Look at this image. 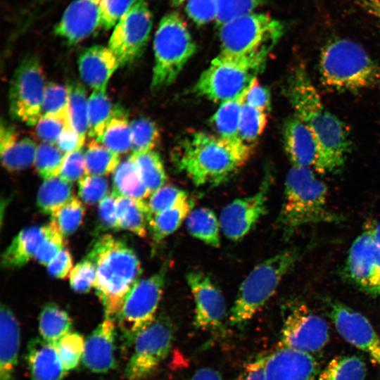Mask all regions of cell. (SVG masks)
I'll use <instances>...</instances> for the list:
<instances>
[{"label":"cell","instance_id":"cell-40","mask_svg":"<svg viewBox=\"0 0 380 380\" xmlns=\"http://www.w3.org/2000/svg\"><path fill=\"white\" fill-rule=\"evenodd\" d=\"M86 175L105 176L113 172L120 164V155L96 140L89 143L84 152Z\"/></svg>","mask_w":380,"mask_h":380},{"label":"cell","instance_id":"cell-6","mask_svg":"<svg viewBox=\"0 0 380 380\" xmlns=\"http://www.w3.org/2000/svg\"><path fill=\"white\" fill-rule=\"evenodd\" d=\"M302 255L300 248L292 247L255 266L239 286L229 312L230 324L241 327L247 324L273 296Z\"/></svg>","mask_w":380,"mask_h":380},{"label":"cell","instance_id":"cell-33","mask_svg":"<svg viewBox=\"0 0 380 380\" xmlns=\"http://www.w3.org/2000/svg\"><path fill=\"white\" fill-rule=\"evenodd\" d=\"M72 320L66 311L56 304L47 303L42 309L39 317V331L46 342L56 344L71 332Z\"/></svg>","mask_w":380,"mask_h":380},{"label":"cell","instance_id":"cell-46","mask_svg":"<svg viewBox=\"0 0 380 380\" xmlns=\"http://www.w3.org/2000/svg\"><path fill=\"white\" fill-rule=\"evenodd\" d=\"M84 342L79 333L70 332L56 343L59 358L66 372L75 369L82 360Z\"/></svg>","mask_w":380,"mask_h":380},{"label":"cell","instance_id":"cell-2","mask_svg":"<svg viewBox=\"0 0 380 380\" xmlns=\"http://www.w3.org/2000/svg\"><path fill=\"white\" fill-rule=\"evenodd\" d=\"M251 150V146L240 139L194 132L176 147L173 159L196 186H215L234 175L247 162Z\"/></svg>","mask_w":380,"mask_h":380},{"label":"cell","instance_id":"cell-27","mask_svg":"<svg viewBox=\"0 0 380 380\" xmlns=\"http://www.w3.org/2000/svg\"><path fill=\"white\" fill-rule=\"evenodd\" d=\"M46 232V224L22 229L2 254V267L6 269L21 267L34 258Z\"/></svg>","mask_w":380,"mask_h":380},{"label":"cell","instance_id":"cell-5","mask_svg":"<svg viewBox=\"0 0 380 380\" xmlns=\"http://www.w3.org/2000/svg\"><path fill=\"white\" fill-rule=\"evenodd\" d=\"M322 83L338 91L380 87V65L357 42L335 38L322 49L318 63Z\"/></svg>","mask_w":380,"mask_h":380},{"label":"cell","instance_id":"cell-52","mask_svg":"<svg viewBox=\"0 0 380 380\" xmlns=\"http://www.w3.org/2000/svg\"><path fill=\"white\" fill-rule=\"evenodd\" d=\"M185 11L196 25H205L216 19L217 0H186Z\"/></svg>","mask_w":380,"mask_h":380},{"label":"cell","instance_id":"cell-20","mask_svg":"<svg viewBox=\"0 0 380 380\" xmlns=\"http://www.w3.org/2000/svg\"><path fill=\"white\" fill-rule=\"evenodd\" d=\"M317 372L311 354L279 346L267 355L265 380H314Z\"/></svg>","mask_w":380,"mask_h":380},{"label":"cell","instance_id":"cell-9","mask_svg":"<svg viewBox=\"0 0 380 380\" xmlns=\"http://www.w3.org/2000/svg\"><path fill=\"white\" fill-rule=\"evenodd\" d=\"M267 58L236 57L220 53L210 63L194 86L195 92L215 102L235 99L251 86Z\"/></svg>","mask_w":380,"mask_h":380},{"label":"cell","instance_id":"cell-47","mask_svg":"<svg viewBox=\"0 0 380 380\" xmlns=\"http://www.w3.org/2000/svg\"><path fill=\"white\" fill-rule=\"evenodd\" d=\"M188 198L186 192L173 185H164L151 194L147 205L149 222L156 215ZM149 223V222H148Z\"/></svg>","mask_w":380,"mask_h":380},{"label":"cell","instance_id":"cell-62","mask_svg":"<svg viewBox=\"0 0 380 380\" xmlns=\"http://www.w3.org/2000/svg\"><path fill=\"white\" fill-rule=\"evenodd\" d=\"M356 4L365 13L380 20V0H356Z\"/></svg>","mask_w":380,"mask_h":380},{"label":"cell","instance_id":"cell-8","mask_svg":"<svg viewBox=\"0 0 380 380\" xmlns=\"http://www.w3.org/2000/svg\"><path fill=\"white\" fill-rule=\"evenodd\" d=\"M219 28L221 53L265 58L284 31L279 20L255 12L234 19Z\"/></svg>","mask_w":380,"mask_h":380},{"label":"cell","instance_id":"cell-56","mask_svg":"<svg viewBox=\"0 0 380 380\" xmlns=\"http://www.w3.org/2000/svg\"><path fill=\"white\" fill-rule=\"evenodd\" d=\"M116 198L113 193L104 198L98 206V213L103 227L119 230L120 226L116 211Z\"/></svg>","mask_w":380,"mask_h":380},{"label":"cell","instance_id":"cell-3","mask_svg":"<svg viewBox=\"0 0 380 380\" xmlns=\"http://www.w3.org/2000/svg\"><path fill=\"white\" fill-rule=\"evenodd\" d=\"M87 258L96 267L94 287L105 316L115 320L126 296L139 280L140 260L126 243L110 234L99 237Z\"/></svg>","mask_w":380,"mask_h":380},{"label":"cell","instance_id":"cell-24","mask_svg":"<svg viewBox=\"0 0 380 380\" xmlns=\"http://www.w3.org/2000/svg\"><path fill=\"white\" fill-rule=\"evenodd\" d=\"M37 146L28 137H20L15 128L5 120L0 127L1 163L8 171L24 170L34 163Z\"/></svg>","mask_w":380,"mask_h":380},{"label":"cell","instance_id":"cell-54","mask_svg":"<svg viewBox=\"0 0 380 380\" xmlns=\"http://www.w3.org/2000/svg\"><path fill=\"white\" fill-rule=\"evenodd\" d=\"M86 175L82 148L65 154L58 177L68 182L79 181Z\"/></svg>","mask_w":380,"mask_h":380},{"label":"cell","instance_id":"cell-10","mask_svg":"<svg viewBox=\"0 0 380 380\" xmlns=\"http://www.w3.org/2000/svg\"><path fill=\"white\" fill-rule=\"evenodd\" d=\"M45 89L44 72L39 58L26 56L11 80L8 101L11 116L26 125H35L42 115Z\"/></svg>","mask_w":380,"mask_h":380},{"label":"cell","instance_id":"cell-4","mask_svg":"<svg viewBox=\"0 0 380 380\" xmlns=\"http://www.w3.org/2000/svg\"><path fill=\"white\" fill-rule=\"evenodd\" d=\"M328 189L312 169L293 166L284 182V199L277 220V227L288 240L301 227L321 222H338L341 216L327 204Z\"/></svg>","mask_w":380,"mask_h":380},{"label":"cell","instance_id":"cell-63","mask_svg":"<svg viewBox=\"0 0 380 380\" xmlns=\"http://www.w3.org/2000/svg\"><path fill=\"white\" fill-rule=\"evenodd\" d=\"M373 234L376 241L380 246V221L373 224Z\"/></svg>","mask_w":380,"mask_h":380},{"label":"cell","instance_id":"cell-14","mask_svg":"<svg viewBox=\"0 0 380 380\" xmlns=\"http://www.w3.org/2000/svg\"><path fill=\"white\" fill-rule=\"evenodd\" d=\"M373 224L367 223L353 242L346 268L349 279L358 289L380 296V246L373 234Z\"/></svg>","mask_w":380,"mask_h":380},{"label":"cell","instance_id":"cell-17","mask_svg":"<svg viewBox=\"0 0 380 380\" xmlns=\"http://www.w3.org/2000/svg\"><path fill=\"white\" fill-rule=\"evenodd\" d=\"M186 280L194 300V324L202 330H218L227 316V305L223 293L205 273L191 270Z\"/></svg>","mask_w":380,"mask_h":380},{"label":"cell","instance_id":"cell-64","mask_svg":"<svg viewBox=\"0 0 380 380\" xmlns=\"http://www.w3.org/2000/svg\"><path fill=\"white\" fill-rule=\"evenodd\" d=\"M186 0H170L171 4L175 7H178L182 5Z\"/></svg>","mask_w":380,"mask_h":380},{"label":"cell","instance_id":"cell-29","mask_svg":"<svg viewBox=\"0 0 380 380\" xmlns=\"http://www.w3.org/2000/svg\"><path fill=\"white\" fill-rule=\"evenodd\" d=\"M116 211L120 229L130 231L141 238L146 236L150 217L146 200L117 196Z\"/></svg>","mask_w":380,"mask_h":380},{"label":"cell","instance_id":"cell-39","mask_svg":"<svg viewBox=\"0 0 380 380\" xmlns=\"http://www.w3.org/2000/svg\"><path fill=\"white\" fill-rule=\"evenodd\" d=\"M135 162L141 177L151 194L164 186L165 170L159 154L150 151L130 156Z\"/></svg>","mask_w":380,"mask_h":380},{"label":"cell","instance_id":"cell-45","mask_svg":"<svg viewBox=\"0 0 380 380\" xmlns=\"http://www.w3.org/2000/svg\"><path fill=\"white\" fill-rule=\"evenodd\" d=\"M84 213L85 208L82 201L73 196L51 215V220L65 236L77 229L83 220Z\"/></svg>","mask_w":380,"mask_h":380},{"label":"cell","instance_id":"cell-41","mask_svg":"<svg viewBox=\"0 0 380 380\" xmlns=\"http://www.w3.org/2000/svg\"><path fill=\"white\" fill-rule=\"evenodd\" d=\"M68 86L55 82L48 83L44 95L42 115L61 119L71 127L68 115Z\"/></svg>","mask_w":380,"mask_h":380},{"label":"cell","instance_id":"cell-16","mask_svg":"<svg viewBox=\"0 0 380 380\" xmlns=\"http://www.w3.org/2000/svg\"><path fill=\"white\" fill-rule=\"evenodd\" d=\"M270 184L271 176L267 175L256 193L234 199L222 208L219 220L221 230L228 239L241 240L265 214Z\"/></svg>","mask_w":380,"mask_h":380},{"label":"cell","instance_id":"cell-15","mask_svg":"<svg viewBox=\"0 0 380 380\" xmlns=\"http://www.w3.org/2000/svg\"><path fill=\"white\" fill-rule=\"evenodd\" d=\"M326 321L304 304L291 306L281 334V347L310 354L322 349L329 340Z\"/></svg>","mask_w":380,"mask_h":380},{"label":"cell","instance_id":"cell-30","mask_svg":"<svg viewBox=\"0 0 380 380\" xmlns=\"http://www.w3.org/2000/svg\"><path fill=\"white\" fill-rule=\"evenodd\" d=\"M185 222L193 237L212 247L220 246V223L213 210L206 207L192 209Z\"/></svg>","mask_w":380,"mask_h":380},{"label":"cell","instance_id":"cell-7","mask_svg":"<svg viewBox=\"0 0 380 380\" xmlns=\"http://www.w3.org/2000/svg\"><path fill=\"white\" fill-rule=\"evenodd\" d=\"M196 51V44L183 17L177 11L165 15L153 39L152 89L172 84Z\"/></svg>","mask_w":380,"mask_h":380},{"label":"cell","instance_id":"cell-21","mask_svg":"<svg viewBox=\"0 0 380 380\" xmlns=\"http://www.w3.org/2000/svg\"><path fill=\"white\" fill-rule=\"evenodd\" d=\"M115 320L106 317L87 338L82 362L95 373H106L115 365Z\"/></svg>","mask_w":380,"mask_h":380},{"label":"cell","instance_id":"cell-35","mask_svg":"<svg viewBox=\"0 0 380 380\" xmlns=\"http://www.w3.org/2000/svg\"><path fill=\"white\" fill-rule=\"evenodd\" d=\"M247 91L248 90L235 99L221 103L213 116L212 122L219 137L227 139H240V118Z\"/></svg>","mask_w":380,"mask_h":380},{"label":"cell","instance_id":"cell-57","mask_svg":"<svg viewBox=\"0 0 380 380\" xmlns=\"http://www.w3.org/2000/svg\"><path fill=\"white\" fill-rule=\"evenodd\" d=\"M245 103L255 108L268 111L270 108V93L268 89L255 78L249 87Z\"/></svg>","mask_w":380,"mask_h":380},{"label":"cell","instance_id":"cell-34","mask_svg":"<svg viewBox=\"0 0 380 380\" xmlns=\"http://www.w3.org/2000/svg\"><path fill=\"white\" fill-rule=\"evenodd\" d=\"M73 196L71 183L58 176L44 179L37 192V205L41 212L51 215Z\"/></svg>","mask_w":380,"mask_h":380},{"label":"cell","instance_id":"cell-28","mask_svg":"<svg viewBox=\"0 0 380 380\" xmlns=\"http://www.w3.org/2000/svg\"><path fill=\"white\" fill-rule=\"evenodd\" d=\"M112 193L137 201H145L151 195L131 156L120 163L113 172Z\"/></svg>","mask_w":380,"mask_h":380},{"label":"cell","instance_id":"cell-49","mask_svg":"<svg viewBox=\"0 0 380 380\" xmlns=\"http://www.w3.org/2000/svg\"><path fill=\"white\" fill-rule=\"evenodd\" d=\"M46 235L39 245L34 258L43 265L47 266L64 249V235L52 220L46 224Z\"/></svg>","mask_w":380,"mask_h":380},{"label":"cell","instance_id":"cell-55","mask_svg":"<svg viewBox=\"0 0 380 380\" xmlns=\"http://www.w3.org/2000/svg\"><path fill=\"white\" fill-rule=\"evenodd\" d=\"M36 125V133L44 142L56 145L58 139L63 129L70 127L64 120L42 115Z\"/></svg>","mask_w":380,"mask_h":380},{"label":"cell","instance_id":"cell-42","mask_svg":"<svg viewBox=\"0 0 380 380\" xmlns=\"http://www.w3.org/2000/svg\"><path fill=\"white\" fill-rule=\"evenodd\" d=\"M132 153L153 151L160 139V132L152 120L140 118L130 123Z\"/></svg>","mask_w":380,"mask_h":380},{"label":"cell","instance_id":"cell-31","mask_svg":"<svg viewBox=\"0 0 380 380\" xmlns=\"http://www.w3.org/2000/svg\"><path fill=\"white\" fill-rule=\"evenodd\" d=\"M194 202L189 198L155 215L148 223L152 239L159 243L176 232L191 211Z\"/></svg>","mask_w":380,"mask_h":380},{"label":"cell","instance_id":"cell-43","mask_svg":"<svg viewBox=\"0 0 380 380\" xmlns=\"http://www.w3.org/2000/svg\"><path fill=\"white\" fill-rule=\"evenodd\" d=\"M267 112L243 103L239 127V137L241 141L250 145L260 136L267 122Z\"/></svg>","mask_w":380,"mask_h":380},{"label":"cell","instance_id":"cell-61","mask_svg":"<svg viewBox=\"0 0 380 380\" xmlns=\"http://www.w3.org/2000/svg\"><path fill=\"white\" fill-rule=\"evenodd\" d=\"M191 380H222L221 374L215 369L203 367L194 373Z\"/></svg>","mask_w":380,"mask_h":380},{"label":"cell","instance_id":"cell-48","mask_svg":"<svg viewBox=\"0 0 380 380\" xmlns=\"http://www.w3.org/2000/svg\"><path fill=\"white\" fill-rule=\"evenodd\" d=\"M265 0H217V13L215 19L220 26L234 19L255 12Z\"/></svg>","mask_w":380,"mask_h":380},{"label":"cell","instance_id":"cell-1","mask_svg":"<svg viewBox=\"0 0 380 380\" xmlns=\"http://www.w3.org/2000/svg\"><path fill=\"white\" fill-rule=\"evenodd\" d=\"M286 94L294 115L308 126L317 143L316 172L333 174L341 170L350 147L348 132L344 122L325 107L304 65L291 71Z\"/></svg>","mask_w":380,"mask_h":380},{"label":"cell","instance_id":"cell-51","mask_svg":"<svg viewBox=\"0 0 380 380\" xmlns=\"http://www.w3.org/2000/svg\"><path fill=\"white\" fill-rule=\"evenodd\" d=\"M96 270L94 262L88 258L78 262L70 274L72 289L78 293H87L94 286Z\"/></svg>","mask_w":380,"mask_h":380},{"label":"cell","instance_id":"cell-18","mask_svg":"<svg viewBox=\"0 0 380 380\" xmlns=\"http://www.w3.org/2000/svg\"><path fill=\"white\" fill-rule=\"evenodd\" d=\"M329 315L338 334L380 365V338L369 320L350 307L332 301Z\"/></svg>","mask_w":380,"mask_h":380},{"label":"cell","instance_id":"cell-25","mask_svg":"<svg viewBox=\"0 0 380 380\" xmlns=\"http://www.w3.org/2000/svg\"><path fill=\"white\" fill-rule=\"evenodd\" d=\"M27 363L31 380H62L67 373L59 358L56 344L34 338L27 345Z\"/></svg>","mask_w":380,"mask_h":380},{"label":"cell","instance_id":"cell-13","mask_svg":"<svg viewBox=\"0 0 380 380\" xmlns=\"http://www.w3.org/2000/svg\"><path fill=\"white\" fill-rule=\"evenodd\" d=\"M153 23L147 0H136L113 27L108 47L120 65L132 63L144 53Z\"/></svg>","mask_w":380,"mask_h":380},{"label":"cell","instance_id":"cell-53","mask_svg":"<svg viewBox=\"0 0 380 380\" xmlns=\"http://www.w3.org/2000/svg\"><path fill=\"white\" fill-rule=\"evenodd\" d=\"M136 0H100L102 28L108 30L116 25Z\"/></svg>","mask_w":380,"mask_h":380},{"label":"cell","instance_id":"cell-58","mask_svg":"<svg viewBox=\"0 0 380 380\" xmlns=\"http://www.w3.org/2000/svg\"><path fill=\"white\" fill-rule=\"evenodd\" d=\"M46 267L52 277L58 279L67 277L73 269L71 254L67 249H63Z\"/></svg>","mask_w":380,"mask_h":380},{"label":"cell","instance_id":"cell-60","mask_svg":"<svg viewBox=\"0 0 380 380\" xmlns=\"http://www.w3.org/2000/svg\"><path fill=\"white\" fill-rule=\"evenodd\" d=\"M56 146L65 154L82 148L80 138L72 127H66L59 136Z\"/></svg>","mask_w":380,"mask_h":380},{"label":"cell","instance_id":"cell-23","mask_svg":"<svg viewBox=\"0 0 380 380\" xmlns=\"http://www.w3.org/2000/svg\"><path fill=\"white\" fill-rule=\"evenodd\" d=\"M119 65L114 53L102 45L85 49L78 58L80 77L94 90L106 91L108 82Z\"/></svg>","mask_w":380,"mask_h":380},{"label":"cell","instance_id":"cell-12","mask_svg":"<svg viewBox=\"0 0 380 380\" xmlns=\"http://www.w3.org/2000/svg\"><path fill=\"white\" fill-rule=\"evenodd\" d=\"M139 279L126 296L117 317L119 327L127 343L156 318L165 282L167 270Z\"/></svg>","mask_w":380,"mask_h":380},{"label":"cell","instance_id":"cell-11","mask_svg":"<svg viewBox=\"0 0 380 380\" xmlns=\"http://www.w3.org/2000/svg\"><path fill=\"white\" fill-rule=\"evenodd\" d=\"M173 334L170 319L164 315L156 316L136 335L133 352L125 369V377L144 380L153 374L168 355Z\"/></svg>","mask_w":380,"mask_h":380},{"label":"cell","instance_id":"cell-36","mask_svg":"<svg viewBox=\"0 0 380 380\" xmlns=\"http://www.w3.org/2000/svg\"><path fill=\"white\" fill-rule=\"evenodd\" d=\"M68 86L69 120L72 128L77 134L82 147L89 128L87 91L81 84L77 82H72Z\"/></svg>","mask_w":380,"mask_h":380},{"label":"cell","instance_id":"cell-59","mask_svg":"<svg viewBox=\"0 0 380 380\" xmlns=\"http://www.w3.org/2000/svg\"><path fill=\"white\" fill-rule=\"evenodd\" d=\"M267 355H259L245 366L237 380H265Z\"/></svg>","mask_w":380,"mask_h":380},{"label":"cell","instance_id":"cell-22","mask_svg":"<svg viewBox=\"0 0 380 380\" xmlns=\"http://www.w3.org/2000/svg\"><path fill=\"white\" fill-rule=\"evenodd\" d=\"M284 144L293 166L308 167L316 172L319 157L317 143L308 126L296 115L285 122Z\"/></svg>","mask_w":380,"mask_h":380},{"label":"cell","instance_id":"cell-19","mask_svg":"<svg viewBox=\"0 0 380 380\" xmlns=\"http://www.w3.org/2000/svg\"><path fill=\"white\" fill-rule=\"evenodd\" d=\"M102 28L100 0H74L56 25L55 34L70 45L83 41Z\"/></svg>","mask_w":380,"mask_h":380},{"label":"cell","instance_id":"cell-38","mask_svg":"<svg viewBox=\"0 0 380 380\" xmlns=\"http://www.w3.org/2000/svg\"><path fill=\"white\" fill-rule=\"evenodd\" d=\"M366 371L364 361L358 357L338 356L329 362L318 380H364Z\"/></svg>","mask_w":380,"mask_h":380},{"label":"cell","instance_id":"cell-44","mask_svg":"<svg viewBox=\"0 0 380 380\" xmlns=\"http://www.w3.org/2000/svg\"><path fill=\"white\" fill-rule=\"evenodd\" d=\"M65 156L56 145L42 143L37 146L34 164L39 175L47 179L59 175Z\"/></svg>","mask_w":380,"mask_h":380},{"label":"cell","instance_id":"cell-37","mask_svg":"<svg viewBox=\"0 0 380 380\" xmlns=\"http://www.w3.org/2000/svg\"><path fill=\"white\" fill-rule=\"evenodd\" d=\"M114 110L106 91H93L88 99L89 137L96 140L101 136Z\"/></svg>","mask_w":380,"mask_h":380},{"label":"cell","instance_id":"cell-32","mask_svg":"<svg viewBox=\"0 0 380 380\" xmlns=\"http://www.w3.org/2000/svg\"><path fill=\"white\" fill-rule=\"evenodd\" d=\"M96 141L119 155L127 152L131 148L130 123L122 108L115 107L110 120Z\"/></svg>","mask_w":380,"mask_h":380},{"label":"cell","instance_id":"cell-26","mask_svg":"<svg viewBox=\"0 0 380 380\" xmlns=\"http://www.w3.org/2000/svg\"><path fill=\"white\" fill-rule=\"evenodd\" d=\"M20 343L18 320L6 305L0 311V380H13Z\"/></svg>","mask_w":380,"mask_h":380},{"label":"cell","instance_id":"cell-50","mask_svg":"<svg viewBox=\"0 0 380 380\" xmlns=\"http://www.w3.org/2000/svg\"><path fill=\"white\" fill-rule=\"evenodd\" d=\"M108 192V182L103 176L85 175L78 181V195L87 204L99 203Z\"/></svg>","mask_w":380,"mask_h":380}]
</instances>
